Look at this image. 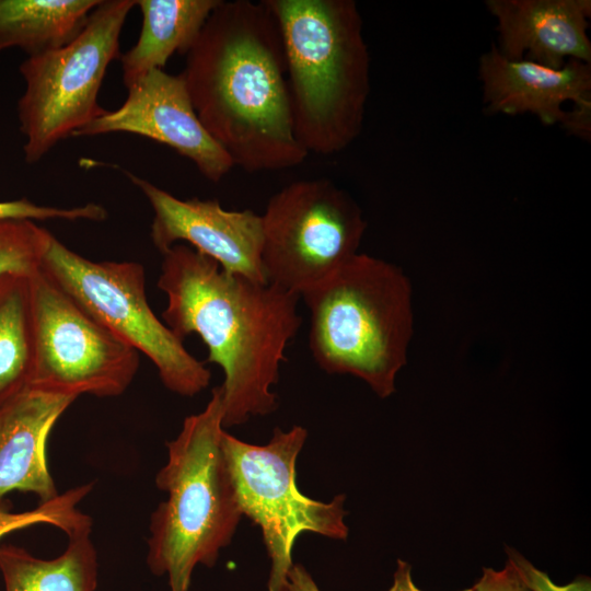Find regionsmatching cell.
<instances>
[{"instance_id":"1","label":"cell","mask_w":591,"mask_h":591,"mask_svg":"<svg viewBox=\"0 0 591 591\" xmlns=\"http://www.w3.org/2000/svg\"><path fill=\"white\" fill-rule=\"evenodd\" d=\"M193 106L233 165L248 173L301 164L281 37L265 0L223 1L186 53Z\"/></svg>"},{"instance_id":"2","label":"cell","mask_w":591,"mask_h":591,"mask_svg":"<svg viewBox=\"0 0 591 591\" xmlns=\"http://www.w3.org/2000/svg\"><path fill=\"white\" fill-rule=\"evenodd\" d=\"M162 256L163 322L181 340L197 334L207 362L222 369L223 428L273 413L278 397L271 389L302 323L300 296L227 271L184 243Z\"/></svg>"},{"instance_id":"3","label":"cell","mask_w":591,"mask_h":591,"mask_svg":"<svg viewBox=\"0 0 591 591\" xmlns=\"http://www.w3.org/2000/svg\"><path fill=\"white\" fill-rule=\"evenodd\" d=\"M281 37L293 132L309 153L331 155L360 135L370 57L354 0H265Z\"/></svg>"},{"instance_id":"4","label":"cell","mask_w":591,"mask_h":591,"mask_svg":"<svg viewBox=\"0 0 591 591\" xmlns=\"http://www.w3.org/2000/svg\"><path fill=\"white\" fill-rule=\"evenodd\" d=\"M222 392L185 418L167 442V462L155 477L167 494L151 515L147 564L166 575L171 591H188L198 564L213 567L232 541L242 514L222 448Z\"/></svg>"},{"instance_id":"5","label":"cell","mask_w":591,"mask_h":591,"mask_svg":"<svg viewBox=\"0 0 591 591\" xmlns=\"http://www.w3.org/2000/svg\"><path fill=\"white\" fill-rule=\"evenodd\" d=\"M300 298L316 364L363 380L382 398L393 394L414 324L412 286L402 269L358 253Z\"/></svg>"},{"instance_id":"6","label":"cell","mask_w":591,"mask_h":591,"mask_svg":"<svg viewBox=\"0 0 591 591\" xmlns=\"http://www.w3.org/2000/svg\"><path fill=\"white\" fill-rule=\"evenodd\" d=\"M136 0H101L67 45L31 56L19 67L25 91L18 101L24 160L34 164L58 142L107 109L97 96L109 63L120 57L121 28Z\"/></svg>"},{"instance_id":"7","label":"cell","mask_w":591,"mask_h":591,"mask_svg":"<svg viewBox=\"0 0 591 591\" xmlns=\"http://www.w3.org/2000/svg\"><path fill=\"white\" fill-rule=\"evenodd\" d=\"M40 269L102 325L155 366L164 386L183 396L205 390L210 370L151 310L136 262H94L51 235Z\"/></svg>"},{"instance_id":"8","label":"cell","mask_w":591,"mask_h":591,"mask_svg":"<svg viewBox=\"0 0 591 591\" xmlns=\"http://www.w3.org/2000/svg\"><path fill=\"white\" fill-rule=\"evenodd\" d=\"M308 437L301 426L275 428L265 445L251 444L228 433L222 448L235 486L242 514L257 524L270 559L268 591H282L292 567L291 552L304 532L346 540L345 495L322 502L301 494L296 462Z\"/></svg>"},{"instance_id":"9","label":"cell","mask_w":591,"mask_h":591,"mask_svg":"<svg viewBox=\"0 0 591 591\" xmlns=\"http://www.w3.org/2000/svg\"><path fill=\"white\" fill-rule=\"evenodd\" d=\"M262 222L267 282L299 296L356 256L367 229L350 195L322 177L282 187L269 198Z\"/></svg>"},{"instance_id":"10","label":"cell","mask_w":591,"mask_h":591,"mask_svg":"<svg viewBox=\"0 0 591 591\" xmlns=\"http://www.w3.org/2000/svg\"><path fill=\"white\" fill-rule=\"evenodd\" d=\"M30 285L34 326L30 387L76 397L124 393L138 371L139 352L42 269L30 276Z\"/></svg>"},{"instance_id":"11","label":"cell","mask_w":591,"mask_h":591,"mask_svg":"<svg viewBox=\"0 0 591 591\" xmlns=\"http://www.w3.org/2000/svg\"><path fill=\"white\" fill-rule=\"evenodd\" d=\"M127 89V97L118 108L107 111L72 137L111 132L142 136L189 159L212 183L220 182L233 169L230 155L197 116L182 73L154 69Z\"/></svg>"},{"instance_id":"12","label":"cell","mask_w":591,"mask_h":591,"mask_svg":"<svg viewBox=\"0 0 591 591\" xmlns=\"http://www.w3.org/2000/svg\"><path fill=\"white\" fill-rule=\"evenodd\" d=\"M121 171L153 210L151 240L160 253L184 243L227 271L268 283L262 262V215L250 209L227 210L218 199H179L127 170Z\"/></svg>"},{"instance_id":"13","label":"cell","mask_w":591,"mask_h":591,"mask_svg":"<svg viewBox=\"0 0 591 591\" xmlns=\"http://www.w3.org/2000/svg\"><path fill=\"white\" fill-rule=\"evenodd\" d=\"M483 102L489 114L531 113L545 125L567 129L572 113L563 105H591V63L570 59L559 69L526 60H510L495 45L479 58Z\"/></svg>"},{"instance_id":"14","label":"cell","mask_w":591,"mask_h":591,"mask_svg":"<svg viewBox=\"0 0 591 591\" xmlns=\"http://www.w3.org/2000/svg\"><path fill=\"white\" fill-rule=\"evenodd\" d=\"M497 20L500 55L559 69L576 59L591 63L587 34L590 0H487Z\"/></svg>"},{"instance_id":"15","label":"cell","mask_w":591,"mask_h":591,"mask_svg":"<svg viewBox=\"0 0 591 591\" xmlns=\"http://www.w3.org/2000/svg\"><path fill=\"white\" fill-rule=\"evenodd\" d=\"M78 397L27 389L0 410V499L20 490L39 503L58 496L46 459V443L60 415Z\"/></svg>"},{"instance_id":"16","label":"cell","mask_w":591,"mask_h":591,"mask_svg":"<svg viewBox=\"0 0 591 591\" xmlns=\"http://www.w3.org/2000/svg\"><path fill=\"white\" fill-rule=\"evenodd\" d=\"M221 0H136L142 15L136 45L120 55L126 88L154 69H163L174 53L185 54Z\"/></svg>"},{"instance_id":"17","label":"cell","mask_w":591,"mask_h":591,"mask_svg":"<svg viewBox=\"0 0 591 591\" xmlns=\"http://www.w3.org/2000/svg\"><path fill=\"white\" fill-rule=\"evenodd\" d=\"M92 525L68 535L58 557L43 559L14 545H0V573L5 591H95L97 556Z\"/></svg>"},{"instance_id":"18","label":"cell","mask_w":591,"mask_h":591,"mask_svg":"<svg viewBox=\"0 0 591 591\" xmlns=\"http://www.w3.org/2000/svg\"><path fill=\"white\" fill-rule=\"evenodd\" d=\"M100 0H0V53L18 47L28 57L58 49L83 28Z\"/></svg>"},{"instance_id":"19","label":"cell","mask_w":591,"mask_h":591,"mask_svg":"<svg viewBox=\"0 0 591 591\" xmlns=\"http://www.w3.org/2000/svg\"><path fill=\"white\" fill-rule=\"evenodd\" d=\"M34 326L30 276L0 277V410L30 389Z\"/></svg>"},{"instance_id":"20","label":"cell","mask_w":591,"mask_h":591,"mask_svg":"<svg viewBox=\"0 0 591 591\" xmlns=\"http://www.w3.org/2000/svg\"><path fill=\"white\" fill-rule=\"evenodd\" d=\"M92 487V484H85L71 488L24 512H11L0 507V538L13 531L36 524L56 526L67 536L81 528L92 525V519L77 508Z\"/></svg>"},{"instance_id":"21","label":"cell","mask_w":591,"mask_h":591,"mask_svg":"<svg viewBox=\"0 0 591 591\" xmlns=\"http://www.w3.org/2000/svg\"><path fill=\"white\" fill-rule=\"evenodd\" d=\"M51 233L32 220L0 221V277L40 269Z\"/></svg>"},{"instance_id":"22","label":"cell","mask_w":591,"mask_h":591,"mask_svg":"<svg viewBox=\"0 0 591 591\" xmlns=\"http://www.w3.org/2000/svg\"><path fill=\"white\" fill-rule=\"evenodd\" d=\"M106 209L94 202L72 208L39 206L27 198L0 201V221L3 220H48L62 219L68 221L90 220L103 221L107 218Z\"/></svg>"},{"instance_id":"23","label":"cell","mask_w":591,"mask_h":591,"mask_svg":"<svg viewBox=\"0 0 591 591\" xmlns=\"http://www.w3.org/2000/svg\"><path fill=\"white\" fill-rule=\"evenodd\" d=\"M508 563L531 591H591V579L586 576L577 577L572 582L558 586L548 575L535 568L519 552L506 546Z\"/></svg>"},{"instance_id":"24","label":"cell","mask_w":591,"mask_h":591,"mask_svg":"<svg viewBox=\"0 0 591 591\" xmlns=\"http://www.w3.org/2000/svg\"><path fill=\"white\" fill-rule=\"evenodd\" d=\"M472 589L473 591H531L508 561L499 571L484 568L483 576Z\"/></svg>"},{"instance_id":"25","label":"cell","mask_w":591,"mask_h":591,"mask_svg":"<svg viewBox=\"0 0 591 591\" xmlns=\"http://www.w3.org/2000/svg\"><path fill=\"white\" fill-rule=\"evenodd\" d=\"M282 591H321L312 576L301 564L290 568Z\"/></svg>"},{"instance_id":"26","label":"cell","mask_w":591,"mask_h":591,"mask_svg":"<svg viewBox=\"0 0 591 591\" xmlns=\"http://www.w3.org/2000/svg\"><path fill=\"white\" fill-rule=\"evenodd\" d=\"M410 571V566L406 561L398 559L394 582L389 591H421L414 584ZM463 591H473V589L470 588Z\"/></svg>"}]
</instances>
